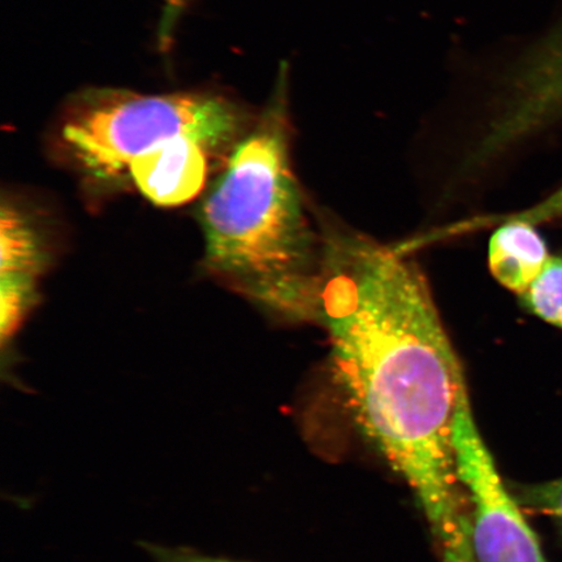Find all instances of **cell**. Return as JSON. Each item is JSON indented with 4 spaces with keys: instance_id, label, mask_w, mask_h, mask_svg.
Masks as SVG:
<instances>
[{
    "instance_id": "8992f818",
    "label": "cell",
    "mask_w": 562,
    "mask_h": 562,
    "mask_svg": "<svg viewBox=\"0 0 562 562\" xmlns=\"http://www.w3.org/2000/svg\"><path fill=\"white\" fill-rule=\"evenodd\" d=\"M509 88L527 124L546 128L562 116V23L512 69Z\"/></svg>"
},
{
    "instance_id": "7a4b0ae2",
    "label": "cell",
    "mask_w": 562,
    "mask_h": 562,
    "mask_svg": "<svg viewBox=\"0 0 562 562\" xmlns=\"http://www.w3.org/2000/svg\"><path fill=\"white\" fill-rule=\"evenodd\" d=\"M286 72L201 207L211 269L270 311L314 323L323 258L291 165Z\"/></svg>"
},
{
    "instance_id": "9c48e42d",
    "label": "cell",
    "mask_w": 562,
    "mask_h": 562,
    "mask_svg": "<svg viewBox=\"0 0 562 562\" xmlns=\"http://www.w3.org/2000/svg\"><path fill=\"white\" fill-rule=\"evenodd\" d=\"M521 301L527 311L562 329V258H550Z\"/></svg>"
},
{
    "instance_id": "5b68a950",
    "label": "cell",
    "mask_w": 562,
    "mask_h": 562,
    "mask_svg": "<svg viewBox=\"0 0 562 562\" xmlns=\"http://www.w3.org/2000/svg\"><path fill=\"white\" fill-rule=\"evenodd\" d=\"M214 151L200 139L180 137L133 160L126 173L154 205L181 206L205 188Z\"/></svg>"
},
{
    "instance_id": "3957f363",
    "label": "cell",
    "mask_w": 562,
    "mask_h": 562,
    "mask_svg": "<svg viewBox=\"0 0 562 562\" xmlns=\"http://www.w3.org/2000/svg\"><path fill=\"white\" fill-rule=\"evenodd\" d=\"M246 123L243 110L217 94L140 95L103 89L69 104L60 138L83 171L112 179L176 138H196L216 151L234 145L245 135Z\"/></svg>"
},
{
    "instance_id": "52a82bcc",
    "label": "cell",
    "mask_w": 562,
    "mask_h": 562,
    "mask_svg": "<svg viewBox=\"0 0 562 562\" xmlns=\"http://www.w3.org/2000/svg\"><path fill=\"white\" fill-rule=\"evenodd\" d=\"M550 258L536 226L515 216L491 236L488 266L492 277L519 296L529 290Z\"/></svg>"
},
{
    "instance_id": "30bf717a",
    "label": "cell",
    "mask_w": 562,
    "mask_h": 562,
    "mask_svg": "<svg viewBox=\"0 0 562 562\" xmlns=\"http://www.w3.org/2000/svg\"><path fill=\"white\" fill-rule=\"evenodd\" d=\"M34 280L21 277L0 278V335L3 347L16 335L32 304Z\"/></svg>"
},
{
    "instance_id": "7c38bea8",
    "label": "cell",
    "mask_w": 562,
    "mask_h": 562,
    "mask_svg": "<svg viewBox=\"0 0 562 562\" xmlns=\"http://www.w3.org/2000/svg\"><path fill=\"white\" fill-rule=\"evenodd\" d=\"M513 216L517 217V220L529 222L533 224V226L543 222L558 220V217L562 216V187L551 196H548L540 205Z\"/></svg>"
},
{
    "instance_id": "277c9868",
    "label": "cell",
    "mask_w": 562,
    "mask_h": 562,
    "mask_svg": "<svg viewBox=\"0 0 562 562\" xmlns=\"http://www.w3.org/2000/svg\"><path fill=\"white\" fill-rule=\"evenodd\" d=\"M453 447L457 474L468 501L475 562H547L521 505L497 473L470 404L457 417Z\"/></svg>"
},
{
    "instance_id": "8fae6325",
    "label": "cell",
    "mask_w": 562,
    "mask_h": 562,
    "mask_svg": "<svg viewBox=\"0 0 562 562\" xmlns=\"http://www.w3.org/2000/svg\"><path fill=\"white\" fill-rule=\"evenodd\" d=\"M516 501L532 512L550 517L562 532V477L519 487L516 491Z\"/></svg>"
},
{
    "instance_id": "4fadbf2b",
    "label": "cell",
    "mask_w": 562,
    "mask_h": 562,
    "mask_svg": "<svg viewBox=\"0 0 562 562\" xmlns=\"http://www.w3.org/2000/svg\"><path fill=\"white\" fill-rule=\"evenodd\" d=\"M154 552H156L157 558L159 559L160 562H237L224 559L202 557V554H196L188 551L165 550V548H154Z\"/></svg>"
},
{
    "instance_id": "6da1fadb",
    "label": "cell",
    "mask_w": 562,
    "mask_h": 562,
    "mask_svg": "<svg viewBox=\"0 0 562 562\" xmlns=\"http://www.w3.org/2000/svg\"><path fill=\"white\" fill-rule=\"evenodd\" d=\"M351 417L416 494L435 537L467 519L453 432L465 375L418 267L348 229L323 234L315 318Z\"/></svg>"
},
{
    "instance_id": "ba28073f",
    "label": "cell",
    "mask_w": 562,
    "mask_h": 562,
    "mask_svg": "<svg viewBox=\"0 0 562 562\" xmlns=\"http://www.w3.org/2000/svg\"><path fill=\"white\" fill-rule=\"evenodd\" d=\"M0 248L2 265L0 278L21 277L35 279L41 269V252L33 232L16 210L2 209L0 217Z\"/></svg>"
}]
</instances>
